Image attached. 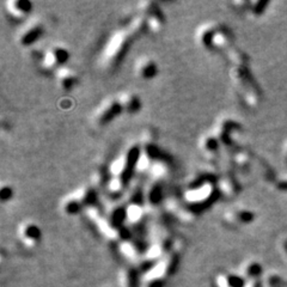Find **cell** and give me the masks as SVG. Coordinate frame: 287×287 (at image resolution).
<instances>
[{
  "label": "cell",
  "instance_id": "13",
  "mask_svg": "<svg viewBox=\"0 0 287 287\" xmlns=\"http://www.w3.org/2000/svg\"><path fill=\"white\" fill-rule=\"evenodd\" d=\"M276 188H279L280 190L287 193V178H283V180H279L276 182Z\"/></svg>",
  "mask_w": 287,
  "mask_h": 287
},
{
  "label": "cell",
  "instance_id": "1",
  "mask_svg": "<svg viewBox=\"0 0 287 287\" xmlns=\"http://www.w3.org/2000/svg\"><path fill=\"white\" fill-rule=\"evenodd\" d=\"M178 265V255L176 253H170L167 256L159 260L156 265L147 270L145 274V279H158V280H167L170 275L175 273Z\"/></svg>",
  "mask_w": 287,
  "mask_h": 287
},
{
  "label": "cell",
  "instance_id": "11",
  "mask_svg": "<svg viewBox=\"0 0 287 287\" xmlns=\"http://www.w3.org/2000/svg\"><path fill=\"white\" fill-rule=\"evenodd\" d=\"M244 287H261L260 279H252V280H245Z\"/></svg>",
  "mask_w": 287,
  "mask_h": 287
},
{
  "label": "cell",
  "instance_id": "7",
  "mask_svg": "<svg viewBox=\"0 0 287 287\" xmlns=\"http://www.w3.org/2000/svg\"><path fill=\"white\" fill-rule=\"evenodd\" d=\"M265 286L266 287H287V281L284 280L283 276L279 274L270 273L265 278Z\"/></svg>",
  "mask_w": 287,
  "mask_h": 287
},
{
  "label": "cell",
  "instance_id": "15",
  "mask_svg": "<svg viewBox=\"0 0 287 287\" xmlns=\"http://www.w3.org/2000/svg\"><path fill=\"white\" fill-rule=\"evenodd\" d=\"M284 156H285V159L287 160V143L284 146Z\"/></svg>",
  "mask_w": 287,
  "mask_h": 287
},
{
  "label": "cell",
  "instance_id": "10",
  "mask_svg": "<svg viewBox=\"0 0 287 287\" xmlns=\"http://www.w3.org/2000/svg\"><path fill=\"white\" fill-rule=\"evenodd\" d=\"M164 280L158 279H145L143 287H164Z\"/></svg>",
  "mask_w": 287,
  "mask_h": 287
},
{
  "label": "cell",
  "instance_id": "12",
  "mask_svg": "<svg viewBox=\"0 0 287 287\" xmlns=\"http://www.w3.org/2000/svg\"><path fill=\"white\" fill-rule=\"evenodd\" d=\"M268 2H265V1H261V2H257V4L255 5V7L253 9V11H254L255 15H260L261 12L263 11V6H267Z\"/></svg>",
  "mask_w": 287,
  "mask_h": 287
},
{
  "label": "cell",
  "instance_id": "4",
  "mask_svg": "<svg viewBox=\"0 0 287 287\" xmlns=\"http://www.w3.org/2000/svg\"><path fill=\"white\" fill-rule=\"evenodd\" d=\"M245 280L240 275L231 273L219 274L216 279L217 287H244Z\"/></svg>",
  "mask_w": 287,
  "mask_h": 287
},
{
  "label": "cell",
  "instance_id": "8",
  "mask_svg": "<svg viewBox=\"0 0 287 287\" xmlns=\"http://www.w3.org/2000/svg\"><path fill=\"white\" fill-rule=\"evenodd\" d=\"M154 71H156V66L151 61L145 60L138 67V72L140 76H143V78H151L152 76H154Z\"/></svg>",
  "mask_w": 287,
  "mask_h": 287
},
{
  "label": "cell",
  "instance_id": "6",
  "mask_svg": "<svg viewBox=\"0 0 287 287\" xmlns=\"http://www.w3.org/2000/svg\"><path fill=\"white\" fill-rule=\"evenodd\" d=\"M9 6H11V9H10L9 11L11 12L14 16L18 17V15H19V17H22L30 11V6H32V5H30L29 2L19 1V2H11V4H9Z\"/></svg>",
  "mask_w": 287,
  "mask_h": 287
},
{
  "label": "cell",
  "instance_id": "3",
  "mask_svg": "<svg viewBox=\"0 0 287 287\" xmlns=\"http://www.w3.org/2000/svg\"><path fill=\"white\" fill-rule=\"evenodd\" d=\"M121 287H140L138 279V270L135 267H126L118 274Z\"/></svg>",
  "mask_w": 287,
  "mask_h": 287
},
{
  "label": "cell",
  "instance_id": "9",
  "mask_svg": "<svg viewBox=\"0 0 287 287\" xmlns=\"http://www.w3.org/2000/svg\"><path fill=\"white\" fill-rule=\"evenodd\" d=\"M41 32H42V28L40 25H32L30 30H27V32L23 34V42L27 43V45L34 42L40 36Z\"/></svg>",
  "mask_w": 287,
  "mask_h": 287
},
{
  "label": "cell",
  "instance_id": "14",
  "mask_svg": "<svg viewBox=\"0 0 287 287\" xmlns=\"http://www.w3.org/2000/svg\"><path fill=\"white\" fill-rule=\"evenodd\" d=\"M280 250H281V254L284 255V257H285L287 261V239H284L283 242L280 243Z\"/></svg>",
  "mask_w": 287,
  "mask_h": 287
},
{
  "label": "cell",
  "instance_id": "2",
  "mask_svg": "<svg viewBox=\"0 0 287 287\" xmlns=\"http://www.w3.org/2000/svg\"><path fill=\"white\" fill-rule=\"evenodd\" d=\"M19 236L22 242L27 247L33 248L37 245V243L40 242V229H37L33 224H25L20 227Z\"/></svg>",
  "mask_w": 287,
  "mask_h": 287
},
{
  "label": "cell",
  "instance_id": "5",
  "mask_svg": "<svg viewBox=\"0 0 287 287\" xmlns=\"http://www.w3.org/2000/svg\"><path fill=\"white\" fill-rule=\"evenodd\" d=\"M261 271H262V267H261L260 263L256 262L254 260H250V261H247V262L240 267L239 275L242 276L244 280L260 279Z\"/></svg>",
  "mask_w": 287,
  "mask_h": 287
}]
</instances>
